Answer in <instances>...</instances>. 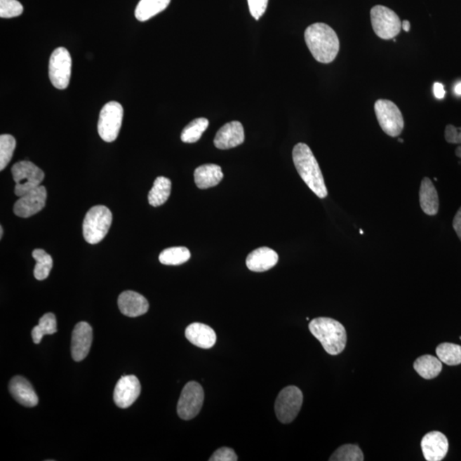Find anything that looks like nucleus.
Here are the masks:
<instances>
[{
    "label": "nucleus",
    "mask_w": 461,
    "mask_h": 461,
    "mask_svg": "<svg viewBox=\"0 0 461 461\" xmlns=\"http://www.w3.org/2000/svg\"><path fill=\"white\" fill-rule=\"evenodd\" d=\"M307 46L315 60L330 64L337 58L340 49L338 34L326 23L317 22L307 27L305 34Z\"/></svg>",
    "instance_id": "obj_1"
},
{
    "label": "nucleus",
    "mask_w": 461,
    "mask_h": 461,
    "mask_svg": "<svg viewBox=\"0 0 461 461\" xmlns=\"http://www.w3.org/2000/svg\"><path fill=\"white\" fill-rule=\"evenodd\" d=\"M295 168L307 187L320 199L328 195L324 177L320 166L309 145L299 143L295 145L293 152Z\"/></svg>",
    "instance_id": "obj_2"
},
{
    "label": "nucleus",
    "mask_w": 461,
    "mask_h": 461,
    "mask_svg": "<svg viewBox=\"0 0 461 461\" xmlns=\"http://www.w3.org/2000/svg\"><path fill=\"white\" fill-rule=\"evenodd\" d=\"M310 333L316 338L329 354L338 356L345 349L347 333L345 326L333 319L320 317L309 323Z\"/></svg>",
    "instance_id": "obj_3"
},
{
    "label": "nucleus",
    "mask_w": 461,
    "mask_h": 461,
    "mask_svg": "<svg viewBox=\"0 0 461 461\" xmlns=\"http://www.w3.org/2000/svg\"><path fill=\"white\" fill-rule=\"evenodd\" d=\"M112 213L104 205L90 208L83 222V236L86 242L96 244L105 238L112 223Z\"/></svg>",
    "instance_id": "obj_4"
},
{
    "label": "nucleus",
    "mask_w": 461,
    "mask_h": 461,
    "mask_svg": "<svg viewBox=\"0 0 461 461\" xmlns=\"http://www.w3.org/2000/svg\"><path fill=\"white\" fill-rule=\"evenodd\" d=\"M15 182V194L22 196L25 193L41 186L45 173L29 161H21L11 168Z\"/></svg>",
    "instance_id": "obj_5"
},
{
    "label": "nucleus",
    "mask_w": 461,
    "mask_h": 461,
    "mask_svg": "<svg viewBox=\"0 0 461 461\" xmlns=\"http://www.w3.org/2000/svg\"><path fill=\"white\" fill-rule=\"evenodd\" d=\"M123 108L119 102L112 101L107 102L101 109L98 123V135L105 142H113L119 135Z\"/></svg>",
    "instance_id": "obj_6"
},
{
    "label": "nucleus",
    "mask_w": 461,
    "mask_h": 461,
    "mask_svg": "<svg viewBox=\"0 0 461 461\" xmlns=\"http://www.w3.org/2000/svg\"><path fill=\"white\" fill-rule=\"evenodd\" d=\"M377 119L380 128L391 137L399 136L404 128L403 114L395 102L378 100L374 105Z\"/></svg>",
    "instance_id": "obj_7"
},
{
    "label": "nucleus",
    "mask_w": 461,
    "mask_h": 461,
    "mask_svg": "<svg viewBox=\"0 0 461 461\" xmlns=\"http://www.w3.org/2000/svg\"><path fill=\"white\" fill-rule=\"evenodd\" d=\"M303 401L301 389L295 386H288L279 392L275 401V413L283 424H289L300 412Z\"/></svg>",
    "instance_id": "obj_8"
},
{
    "label": "nucleus",
    "mask_w": 461,
    "mask_h": 461,
    "mask_svg": "<svg viewBox=\"0 0 461 461\" xmlns=\"http://www.w3.org/2000/svg\"><path fill=\"white\" fill-rule=\"evenodd\" d=\"M371 22L378 37L392 39L400 34L401 22L395 11L384 6H376L371 10Z\"/></svg>",
    "instance_id": "obj_9"
},
{
    "label": "nucleus",
    "mask_w": 461,
    "mask_h": 461,
    "mask_svg": "<svg viewBox=\"0 0 461 461\" xmlns=\"http://www.w3.org/2000/svg\"><path fill=\"white\" fill-rule=\"evenodd\" d=\"M72 69V58L65 47H58L51 54L49 77L51 83L59 90L68 88Z\"/></svg>",
    "instance_id": "obj_10"
},
{
    "label": "nucleus",
    "mask_w": 461,
    "mask_h": 461,
    "mask_svg": "<svg viewBox=\"0 0 461 461\" xmlns=\"http://www.w3.org/2000/svg\"><path fill=\"white\" fill-rule=\"evenodd\" d=\"M204 401L202 386L195 381L185 385L177 405V413L180 419L190 420L198 416Z\"/></svg>",
    "instance_id": "obj_11"
},
{
    "label": "nucleus",
    "mask_w": 461,
    "mask_h": 461,
    "mask_svg": "<svg viewBox=\"0 0 461 461\" xmlns=\"http://www.w3.org/2000/svg\"><path fill=\"white\" fill-rule=\"evenodd\" d=\"M47 192L45 187L39 186L20 196L14 205L15 215L29 218L41 212L46 206Z\"/></svg>",
    "instance_id": "obj_12"
},
{
    "label": "nucleus",
    "mask_w": 461,
    "mask_h": 461,
    "mask_svg": "<svg viewBox=\"0 0 461 461\" xmlns=\"http://www.w3.org/2000/svg\"><path fill=\"white\" fill-rule=\"evenodd\" d=\"M141 392L140 382L135 375L122 376L114 391V401L117 407L128 408L135 403Z\"/></svg>",
    "instance_id": "obj_13"
},
{
    "label": "nucleus",
    "mask_w": 461,
    "mask_h": 461,
    "mask_svg": "<svg viewBox=\"0 0 461 461\" xmlns=\"http://www.w3.org/2000/svg\"><path fill=\"white\" fill-rule=\"evenodd\" d=\"M93 338V328L88 323L82 321L74 326L71 340V354L74 361H81L88 356Z\"/></svg>",
    "instance_id": "obj_14"
},
{
    "label": "nucleus",
    "mask_w": 461,
    "mask_h": 461,
    "mask_svg": "<svg viewBox=\"0 0 461 461\" xmlns=\"http://www.w3.org/2000/svg\"><path fill=\"white\" fill-rule=\"evenodd\" d=\"M423 455L428 461H440L444 459L448 451V441L442 432H432L421 441Z\"/></svg>",
    "instance_id": "obj_15"
},
{
    "label": "nucleus",
    "mask_w": 461,
    "mask_h": 461,
    "mask_svg": "<svg viewBox=\"0 0 461 461\" xmlns=\"http://www.w3.org/2000/svg\"><path fill=\"white\" fill-rule=\"evenodd\" d=\"M244 141V130L241 122H228L216 133L214 144L216 148L227 149L239 147Z\"/></svg>",
    "instance_id": "obj_16"
},
{
    "label": "nucleus",
    "mask_w": 461,
    "mask_h": 461,
    "mask_svg": "<svg viewBox=\"0 0 461 461\" xmlns=\"http://www.w3.org/2000/svg\"><path fill=\"white\" fill-rule=\"evenodd\" d=\"M118 307L122 314L128 317H138L148 312L147 299L133 290H126L118 298Z\"/></svg>",
    "instance_id": "obj_17"
},
{
    "label": "nucleus",
    "mask_w": 461,
    "mask_h": 461,
    "mask_svg": "<svg viewBox=\"0 0 461 461\" xmlns=\"http://www.w3.org/2000/svg\"><path fill=\"white\" fill-rule=\"evenodd\" d=\"M9 391L15 400L27 408H33L39 403V397L33 385L21 376H15L11 380Z\"/></svg>",
    "instance_id": "obj_18"
},
{
    "label": "nucleus",
    "mask_w": 461,
    "mask_h": 461,
    "mask_svg": "<svg viewBox=\"0 0 461 461\" xmlns=\"http://www.w3.org/2000/svg\"><path fill=\"white\" fill-rule=\"evenodd\" d=\"M186 338L193 345L204 349H211L218 340L215 330L211 326L198 322L187 326Z\"/></svg>",
    "instance_id": "obj_19"
},
{
    "label": "nucleus",
    "mask_w": 461,
    "mask_h": 461,
    "mask_svg": "<svg viewBox=\"0 0 461 461\" xmlns=\"http://www.w3.org/2000/svg\"><path fill=\"white\" fill-rule=\"evenodd\" d=\"M278 262L279 255L274 250L262 247L252 251L247 256L246 266L250 271L262 273L273 269Z\"/></svg>",
    "instance_id": "obj_20"
},
{
    "label": "nucleus",
    "mask_w": 461,
    "mask_h": 461,
    "mask_svg": "<svg viewBox=\"0 0 461 461\" xmlns=\"http://www.w3.org/2000/svg\"><path fill=\"white\" fill-rule=\"evenodd\" d=\"M420 203L421 210L428 215H436L439 210V198L432 181L425 177L420 189Z\"/></svg>",
    "instance_id": "obj_21"
},
{
    "label": "nucleus",
    "mask_w": 461,
    "mask_h": 461,
    "mask_svg": "<svg viewBox=\"0 0 461 461\" xmlns=\"http://www.w3.org/2000/svg\"><path fill=\"white\" fill-rule=\"evenodd\" d=\"M224 177L222 168L216 164H204L196 168L194 180L196 187L207 189L218 186Z\"/></svg>",
    "instance_id": "obj_22"
},
{
    "label": "nucleus",
    "mask_w": 461,
    "mask_h": 461,
    "mask_svg": "<svg viewBox=\"0 0 461 461\" xmlns=\"http://www.w3.org/2000/svg\"><path fill=\"white\" fill-rule=\"evenodd\" d=\"M415 371L425 380H432L442 372L443 362L439 357L425 354L417 359L413 364Z\"/></svg>",
    "instance_id": "obj_23"
},
{
    "label": "nucleus",
    "mask_w": 461,
    "mask_h": 461,
    "mask_svg": "<svg viewBox=\"0 0 461 461\" xmlns=\"http://www.w3.org/2000/svg\"><path fill=\"white\" fill-rule=\"evenodd\" d=\"M171 180L166 177H157L148 195L149 203L153 207H159L167 202L171 196Z\"/></svg>",
    "instance_id": "obj_24"
},
{
    "label": "nucleus",
    "mask_w": 461,
    "mask_h": 461,
    "mask_svg": "<svg viewBox=\"0 0 461 461\" xmlns=\"http://www.w3.org/2000/svg\"><path fill=\"white\" fill-rule=\"evenodd\" d=\"M171 1V0H140L136 7L135 18L140 22L147 21L166 9Z\"/></svg>",
    "instance_id": "obj_25"
},
{
    "label": "nucleus",
    "mask_w": 461,
    "mask_h": 461,
    "mask_svg": "<svg viewBox=\"0 0 461 461\" xmlns=\"http://www.w3.org/2000/svg\"><path fill=\"white\" fill-rule=\"evenodd\" d=\"M58 332L57 319L53 313H47L39 319V324L32 330L34 344L39 345L45 335H53Z\"/></svg>",
    "instance_id": "obj_26"
},
{
    "label": "nucleus",
    "mask_w": 461,
    "mask_h": 461,
    "mask_svg": "<svg viewBox=\"0 0 461 461\" xmlns=\"http://www.w3.org/2000/svg\"><path fill=\"white\" fill-rule=\"evenodd\" d=\"M191 252L186 247H171L161 252L159 261L164 265L178 266L189 261Z\"/></svg>",
    "instance_id": "obj_27"
},
{
    "label": "nucleus",
    "mask_w": 461,
    "mask_h": 461,
    "mask_svg": "<svg viewBox=\"0 0 461 461\" xmlns=\"http://www.w3.org/2000/svg\"><path fill=\"white\" fill-rule=\"evenodd\" d=\"M33 258L36 261L34 267V275L38 281H45L48 278L53 269V261L51 256L44 250L36 249L33 251Z\"/></svg>",
    "instance_id": "obj_28"
},
{
    "label": "nucleus",
    "mask_w": 461,
    "mask_h": 461,
    "mask_svg": "<svg viewBox=\"0 0 461 461\" xmlns=\"http://www.w3.org/2000/svg\"><path fill=\"white\" fill-rule=\"evenodd\" d=\"M208 124H210V122L206 118H196L183 129L180 136L181 140L184 143H196L201 139L203 133L206 131Z\"/></svg>",
    "instance_id": "obj_29"
},
{
    "label": "nucleus",
    "mask_w": 461,
    "mask_h": 461,
    "mask_svg": "<svg viewBox=\"0 0 461 461\" xmlns=\"http://www.w3.org/2000/svg\"><path fill=\"white\" fill-rule=\"evenodd\" d=\"M437 357L443 363L448 366L461 364V346L450 342H443L437 346L436 349Z\"/></svg>",
    "instance_id": "obj_30"
},
{
    "label": "nucleus",
    "mask_w": 461,
    "mask_h": 461,
    "mask_svg": "<svg viewBox=\"0 0 461 461\" xmlns=\"http://www.w3.org/2000/svg\"><path fill=\"white\" fill-rule=\"evenodd\" d=\"M330 461H363L364 455L361 449L354 444L342 445L338 448L329 459Z\"/></svg>",
    "instance_id": "obj_31"
},
{
    "label": "nucleus",
    "mask_w": 461,
    "mask_h": 461,
    "mask_svg": "<svg viewBox=\"0 0 461 461\" xmlns=\"http://www.w3.org/2000/svg\"><path fill=\"white\" fill-rule=\"evenodd\" d=\"M17 145L15 138L11 135H2L0 136V171H3L11 159Z\"/></svg>",
    "instance_id": "obj_32"
},
{
    "label": "nucleus",
    "mask_w": 461,
    "mask_h": 461,
    "mask_svg": "<svg viewBox=\"0 0 461 461\" xmlns=\"http://www.w3.org/2000/svg\"><path fill=\"white\" fill-rule=\"evenodd\" d=\"M22 13L23 6L18 0H0V18H17Z\"/></svg>",
    "instance_id": "obj_33"
},
{
    "label": "nucleus",
    "mask_w": 461,
    "mask_h": 461,
    "mask_svg": "<svg viewBox=\"0 0 461 461\" xmlns=\"http://www.w3.org/2000/svg\"><path fill=\"white\" fill-rule=\"evenodd\" d=\"M211 461H236L238 456L234 449L223 447L218 449L210 458Z\"/></svg>",
    "instance_id": "obj_34"
},
{
    "label": "nucleus",
    "mask_w": 461,
    "mask_h": 461,
    "mask_svg": "<svg viewBox=\"0 0 461 461\" xmlns=\"http://www.w3.org/2000/svg\"><path fill=\"white\" fill-rule=\"evenodd\" d=\"M267 4H269V0H248L252 17L259 20L265 13Z\"/></svg>",
    "instance_id": "obj_35"
},
{
    "label": "nucleus",
    "mask_w": 461,
    "mask_h": 461,
    "mask_svg": "<svg viewBox=\"0 0 461 461\" xmlns=\"http://www.w3.org/2000/svg\"><path fill=\"white\" fill-rule=\"evenodd\" d=\"M445 140L449 144H461V127L456 128L454 125H448L445 129Z\"/></svg>",
    "instance_id": "obj_36"
},
{
    "label": "nucleus",
    "mask_w": 461,
    "mask_h": 461,
    "mask_svg": "<svg viewBox=\"0 0 461 461\" xmlns=\"http://www.w3.org/2000/svg\"><path fill=\"white\" fill-rule=\"evenodd\" d=\"M453 227H454L456 234L461 241V207L457 211L454 220H453Z\"/></svg>",
    "instance_id": "obj_37"
},
{
    "label": "nucleus",
    "mask_w": 461,
    "mask_h": 461,
    "mask_svg": "<svg viewBox=\"0 0 461 461\" xmlns=\"http://www.w3.org/2000/svg\"><path fill=\"white\" fill-rule=\"evenodd\" d=\"M433 92H434L435 97L439 98V100H443L445 97V94H446V92H445L444 90V86L442 83H439V82H436V83H434V86H433Z\"/></svg>",
    "instance_id": "obj_38"
},
{
    "label": "nucleus",
    "mask_w": 461,
    "mask_h": 461,
    "mask_svg": "<svg viewBox=\"0 0 461 461\" xmlns=\"http://www.w3.org/2000/svg\"><path fill=\"white\" fill-rule=\"evenodd\" d=\"M410 27H411V25H410V22L408 20H405V21L401 22V29H403L405 32H409Z\"/></svg>",
    "instance_id": "obj_39"
},
{
    "label": "nucleus",
    "mask_w": 461,
    "mask_h": 461,
    "mask_svg": "<svg viewBox=\"0 0 461 461\" xmlns=\"http://www.w3.org/2000/svg\"><path fill=\"white\" fill-rule=\"evenodd\" d=\"M455 93L456 95L461 96V81L455 86Z\"/></svg>",
    "instance_id": "obj_40"
},
{
    "label": "nucleus",
    "mask_w": 461,
    "mask_h": 461,
    "mask_svg": "<svg viewBox=\"0 0 461 461\" xmlns=\"http://www.w3.org/2000/svg\"><path fill=\"white\" fill-rule=\"evenodd\" d=\"M455 154L456 156L460 157V159H461V145L460 147L456 149Z\"/></svg>",
    "instance_id": "obj_41"
},
{
    "label": "nucleus",
    "mask_w": 461,
    "mask_h": 461,
    "mask_svg": "<svg viewBox=\"0 0 461 461\" xmlns=\"http://www.w3.org/2000/svg\"><path fill=\"white\" fill-rule=\"evenodd\" d=\"M3 232H4V230H3V227H0V239H2V237H3Z\"/></svg>",
    "instance_id": "obj_42"
},
{
    "label": "nucleus",
    "mask_w": 461,
    "mask_h": 461,
    "mask_svg": "<svg viewBox=\"0 0 461 461\" xmlns=\"http://www.w3.org/2000/svg\"><path fill=\"white\" fill-rule=\"evenodd\" d=\"M399 140V142H401V143H403V140H401V139H399V140Z\"/></svg>",
    "instance_id": "obj_43"
},
{
    "label": "nucleus",
    "mask_w": 461,
    "mask_h": 461,
    "mask_svg": "<svg viewBox=\"0 0 461 461\" xmlns=\"http://www.w3.org/2000/svg\"><path fill=\"white\" fill-rule=\"evenodd\" d=\"M460 340H461V337H460Z\"/></svg>",
    "instance_id": "obj_44"
}]
</instances>
